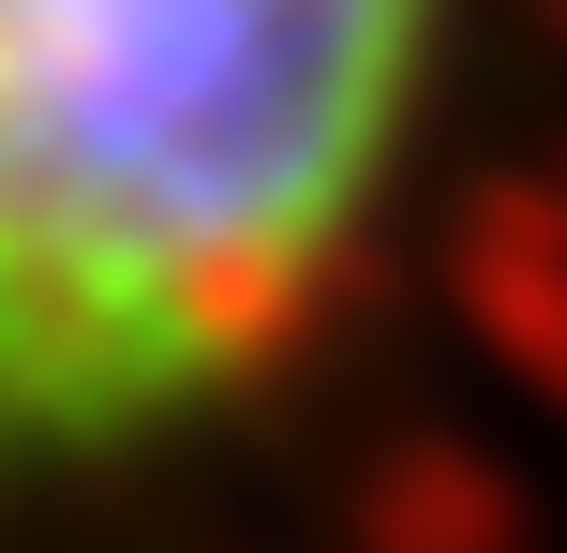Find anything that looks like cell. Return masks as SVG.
Returning <instances> with one entry per match:
<instances>
[{
    "instance_id": "1",
    "label": "cell",
    "mask_w": 567,
    "mask_h": 553,
    "mask_svg": "<svg viewBox=\"0 0 567 553\" xmlns=\"http://www.w3.org/2000/svg\"><path fill=\"white\" fill-rule=\"evenodd\" d=\"M463 0H0V509L255 419L389 239Z\"/></svg>"
}]
</instances>
